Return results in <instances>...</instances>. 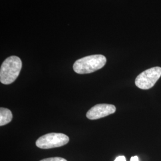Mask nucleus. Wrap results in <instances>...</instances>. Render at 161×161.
I'll return each instance as SVG.
<instances>
[{"label":"nucleus","instance_id":"obj_1","mask_svg":"<svg viewBox=\"0 0 161 161\" xmlns=\"http://www.w3.org/2000/svg\"><path fill=\"white\" fill-rule=\"evenodd\" d=\"M22 67V62L19 57L12 56L7 58L0 69L1 82L5 85L13 83L20 74Z\"/></svg>","mask_w":161,"mask_h":161},{"label":"nucleus","instance_id":"obj_2","mask_svg":"<svg viewBox=\"0 0 161 161\" xmlns=\"http://www.w3.org/2000/svg\"><path fill=\"white\" fill-rule=\"evenodd\" d=\"M106 58L102 54H94L81 58L75 62L73 69L79 74H86L102 69L106 64Z\"/></svg>","mask_w":161,"mask_h":161},{"label":"nucleus","instance_id":"obj_3","mask_svg":"<svg viewBox=\"0 0 161 161\" xmlns=\"http://www.w3.org/2000/svg\"><path fill=\"white\" fill-rule=\"evenodd\" d=\"M69 142V137L62 133H48L38 138L36 146L42 149H48L64 146Z\"/></svg>","mask_w":161,"mask_h":161},{"label":"nucleus","instance_id":"obj_4","mask_svg":"<svg viewBox=\"0 0 161 161\" xmlns=\"http://www.w3.org/2000/svg\"><path fill=\"white\" fill-rule=\"evenodd\" d=\"M161 76V67H153L139 74L135 80V84L140 89L148 90L155 86Z\"/></svg>","mask_w":161,"mask_h":161},{"label":"nucleus","instance_id":"obj_5","mask_svg":"<svg viewBox=\"0 0 161 161\" xmlns=\"http://www.w3.org/2000/svg\"><path fill=\"white\" fill-rule=\"evenodd\" d=\"M116 107L109 104H98L92 107L86 113V118L91 120H95L106 117L114 114Z\"/></svg>","mask_w":161,"mask_h":161},{"label":"nucleus","instance_id":"obj_6","mask_svg":"<svg viewBox=\"0 0 161 161\" xmlns=\"http://www.w3.org/2000/svg\"><path fill=\"white\" fill-rule=\"evenodd\" d=\"M13 115L11 110L7 108H0V125L3 126L10 123L12 120Z\"/></svg>","mask_w":161,"mask_h":161},{"label":"nucleus","instance_id":"obj_7","mask_svg":"<svg viewBox=\"0 0 161 161\" xmlns=\"http://www.w3.org/2000/svg\"><path fill=\"white\" fill-rule=\"evenodd\" d=\"M40 161H68L66 159L60 157H54V158H49L42 159Z\"/></svg>","mask_w":161,"mask_h":161},{"label":"nucleus","instance_id":"obj_8","mask_svg":"<svg viewBox=\"0 0 161 161\" xmlns=\"http://www.w3.org/2000/svg\"><path fill=\"white\" fill-rule=\"evenodd\" d=\"M114 161H126V158L124 156H119L117 157Z\"/></svg>","mask_w":161,"mask_h":161},{"label":"nucleus","instance_id":"obj_9","mask_svg":"<svg viewBox=\"0 0 161 161\" xmlns=\"http://www.w3.org/2000/svg\"><path fill=\"white\" fill-rule=\"evenodd\" d=\"M130 161H139L138 156H132V157L131 158Z\"/></svg>","mask_w":161,"mask_h":161}]
</instances>
